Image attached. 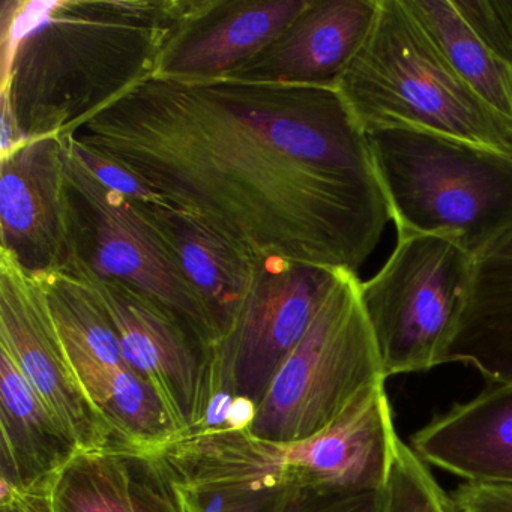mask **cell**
<instances>
[{
	"label": "cell",
	"instance_id": "1",
	"mask_svg": "<svg viewBox=\"0 0 512 512\" xmlns=\"http://www.w3.org/2000/svg\"><path fill=\"white\" fill-rule=\"evenodd\" d=\"M68 137L257 257L356 275L392 220L337 88L151 77Z\"/></svg>",
	"mask_w": 512,
	"mask_h": 512
},
{
	"label": "cell",
	"instance_id": "2",
	"mask_svg": "<svg viewBox=\"0 0 512 512\" xmlns=\"http://www.w3.org/2000/svg\"><path fill=\"white\" fill-rule=\"evenodd\" d=\"M193 0H4L0 100L28 142L68 137L157 74Z\"/></svg>",
	"mask_w": 512,
	"mask_h": 512
},
{
	"label": "cell",
	"instance_id": "3",
	"mask_svg": "<svg viewBox=\"0 0 512 512\" xmlns=\"http://www.w3.org/2000/svg\"><path fill=\"white\" fill-rule=\"evenodd\" d=\"M400 440L385 385H379L328 428L299 442L259 439L245 428H209L194 440L191 473L211 494L373 493L388 488Z\"/></svg>",
	"mask_w": 512,
	"mask_h": 512
},
{
	"label": "cell",
	"instance_id": "4",
	"mask_svg": "<svg viewBox=\"0 0 512 512\" xmlns=\"http://www.w3.org/2000/svg\"><path fill=\"white\" fill-rule=\"evenodd\" d=\"M365 139L398 236H446L476 257L512 229L511 155L410 127Z\"/></svg>",
	"mask_w": 512,
	"mask_h": 512
},
{
	"label": "cell",
	"instance_id": "5",
	"mask_svg": "<svg viewBox=\"0 0 512 512\" xmlns=\"http://www.w3.org/2000/svg\"><path fill=\"white\" fill-rule=\"evenodd\" d=\"M362 131L410 127L512 157V124L455 73L401 0H380L364 46L337 86Z\"/></svg>",
	"mask_w": 512,
	"mask_h": 512
},
{
	"label": "cell",
	"instance_id": "6",
	"mask_svg": "<svg viewBox=\"0 0 512 512\" xmlns=\"http://www.w3.org/2000/svg\"><path fill=\"white\" fill-rule=\"evenodd\" d=\"M359 283L358 275L341 272L245 427L253 436L271 442L310 439L368 389L385 385Z\"/></svg>",
	"mask_w": 512,
	"mask_h": 512
},
{
	"label": "cell",
	"instance_id": "7",
	"mask_svg": "<svg viewBox=\"0 0 512 512\" xmlns=\"http://www.w3.org/2000/svg\"><path fill=\"white\" fill-rule=\"evenodd\" d=\"M341 272L260 257L247 299L212 350L215 404L206 425L250 424Z\"/></svg>",
	"mask_w": 512,
	"mask_h": 512
},
{
	"label": "cell",
	"instance_id": "8",
	"mask_svg": "<svg viewBox=\"0 0 512 512\" xmlns=\"http://www.w3.org/2000/svg\"><path fill=\"white\" fill-rule=\"evenodd\" d=\"M473 259L446 236H398L385 266L367 283H359V301L386 379L442 365Z\"/></svg>",
	"mask_w": 512,
	"mask_h": 512
},
{
	"label": "cell",
	"instance_id": "9",
	"mask_svg": "<svg viewBox=\"0 0 512 512\" xmlns=\"http://www.w3.org/2000/svg\"><path fill=\"white\" fill-rule=\"evenodd\" d=\"M61 139L74 262L160 302L212 352L217 331L160 233L136 203L104 188Z\"/></svg>",
	"mask_w": 512,
	"mask_h": 512
},
{
	"label": "cell",
	"instance_id": "10",
	"mask_svg": "<svg viewBox=\"0 0 512 512\" xmlns=\"http://www.w3.org/2000/svg\"><path fill=\"white\" fill-rule=\"evenodd\" d=\"M80 278L109 316L128 367L154 388L179 436L208 424L215 404L212 352L155 299L121 281L101 280L74 262Z\"/></svg>",
	"mask_w": 512,
	"mask_h": 512
},
{
	"label": "cell",
	"instance_id": "11",
	"mask_svg": "<svg viewBox=\"0 0 512 512\" xmlns=\"http://www.w3.org/2000/svg\"><path fill=\"white\" fill-rule=\"evenodd\" d=\"M0 350L8 353L77 451L116 442L80 386L43 286L0 251Z\"/></svg>",
	"mask_w": 512,
	"mask_h": 512
},
{
	"label": "cell",
	"instance_id": "12",
	"mask_svg": "<svg viewBox=\"0 0 512 512\" xmlns=\"http://www.w3.org/2000/svg\"><path fill=\"white\" fill-rule=\"evenodd\" d=\"M0 251L29 275L68 272L74 262L64 140H32L0 157Z\"/></svg>",
	"mask_w": 512,
	"mask_h": 512
},
{
	"label": "cell",
	"instance_id": "13",
	"mask_svg": "<svg viewBox=\"0 0 512 512\" xmlns=\"http://www.w3.org/2000/svg\"><path fill=\"white\" fill-rule=\"evenodd\" d=\"M310 0H193L154 77L220 79L286 31Z\"/></svg>",
	"mask_w": 512,
	"mask_h": 512
},
{
	"label": "cell",
	"instance_id": "14",
	"mask_svg": "<svg viewBox=\"0 0 512 512\" xmlns=\"http://www.w3.org/2000/svg\"><path fill=\"white\" fill-rule=\"evenodd\" d=\"M379 7L380 0H310L286 31L226 77L337 88L370 35Z\"/></svg>",
	"mask_w": 512,
	"mask_h": 512
},
{
	"label": "cell",
	"instance_id": "15",
	"mask_svg": "<svg viewBox=\"0 0 512 512\" xmlns=\"http://www.w3.org/2000/svg\"><path fill=\"white\" fill-rule=\"evenodd\" d=\"M55 512H190L158 452L112 442L74 452L53 479Z\"/></svg>",
	"mask_w": 512,
	"mask_h": 512
},
{
	"label": "cell",
	"instance_id": "16",
	"mask_svg": "<svg viewBox=\"0 0 512 512\" xmlns=\"http://www.w3.org/2000/svg\"><path fill=\"white\" fill-rule=\"evenodd\" d=\"M410 448L464 482L512 487V383L436 416L413 434Z\"/></svg>",
	"mask_w": 512,
	"mask_h": 512
},
{
	"label": "cell",
	"instance_id": "17",
	"mask_svg": "<svg viewBox=\"0 0 512 512\" xmlns=\"http://www.w3.org/2000/svg\"><path fill=\"white\" fill-rule=\"evenodd\" d=\"M137 206L166 242L220 343L253 287L260 257L170 203Z\"/></svg>",
	"mask_w": 512,
	"mask_h": 512
},
{
	"label": "cell",
	"instance_id": "18",
	"mask_svg": "<svg viewBox=\"0 0 512 512\" xmlns=\"http://www.w3.org/2000/svg\"><path fill=\"white\" fill-rule=\"evenodd\" d=\"M449 362L473 365L494 385L512 383V229L473 259L440 364Z\"/></svg>",
	"mask_w": 512,
	"mask_h": 512
},
{
	"label": "cell",
	"instance_id": "19",
	"mask_svg": "<svg viewBox=\"0 0 512 512\" xmlns=\"http://www.w3.org/2000/svg\"><path fill=\"white\" fill-rule=\"evenodd\" d=\"M76 451L13 359L0 350L2 482L19 490L52 487Z\"/></svg>",
	"mask_w": 512,
	"mask_h": 512
},
{
	"label": "cell",
	"instance_id": "20",
	"mask_svg": "<svg viewBox=\"0 0 512 512\" xmlns=\"http://www.w3.org/2000/svg\"><path fill=\"white\" fill-rule=\"evenodd\" d=\"M67 353L86 397L116 442L157 452L179 436L157 392L130 367L101 364L79 353Z\"/></svg>",
	"mask_w": 512,
	"mask_h": 512
},
{
	"label": "cell",
	"instance_id": "21",
	"mask_svg": "<svg viewBox=\"0 0 512 512\" xmlns=\"http://www.w3.org/2000/svg\"><path fill=\"white\" fill-rule=\"evenodd\" d=\"M467 86L512 124V65L494 55L451 0H401Z\"/></svg>",
	"mask_w": 512,
	"mask_h": 512
},
{
	"label": "cell",
	"instance_id": "22",
	"mask_svg": "<svg viewBox=\"0 0 512 512\" xmlns=\"http://www.w3.org/2000/svg\"><path fill=\"white\" fill-rule=\"evenodd\" d=\"M185 497L190 512H389L388 488L362 494L275 490Z\"/></svg>",
	"mask_w": 512,
	"mask_h": 512
},
{
	"label": "cell",
	"instance_id": "23",
	"mask_svg": "<svg viewBox=\"0 0 512 512\" xmlns=\"http://www.w3.org/2000/svg\"><path fill=\"white\" fill-rule=\"evenodd\" d=\"M461 19L494 55L512 65V0H451Z\"/></svg>",
	"mask_w": 512,
	"mask_h": 512
},
{
	"label": "cell",
	"instance_id": "24",
	"mask_svg": "<svg viewBox=\"0 0 512 512\" xmlns=\"http://www.w3.org/2000/svg\"><path fill=\"white\" fill-rule=\"evenodd\" d=\"M68 140L71 151L77 160L89 170L92 176L107 190L125 197L136 205H155V203H167L163 197L158 196L157 191L152 190L151 185L146 184L139 175L106 155L98 154L92 149L85 148L79 143Z\"/></svg>",
	"mask_w": 512,
	"mask_h": 512
},
{
	"label": "cell",
	"instance_id": "25",
	"mask_svg": "<svg viewBox=\"0 0 512 512\" xmlns=\"http://www.w3.org/2000/svg\"><path fill=\"white\" fill-rule=\"evenodd\" d=\"M449 494V512H512V487L464 482Z\"/></svg>",
	"mask_w": 512,
	"mask_h": 512
},
{
	"label": "cell",
	"instance_id": "26",
	"mask_svg": "<svg viewBox=\"0 0 512 512\" xmlns=\"http://www.w3.org/2000/svg\"><path fill=\"white\" fill-rule=\"evenodd\" d=\"M0 110H2V116H0V157H5V155L17 151L29 142L23 136L19 122L11 112L7 101L0 100Z\"/></svg>",
	"mask_w": 512,
	"mask_h": 512
}]
</instances>
